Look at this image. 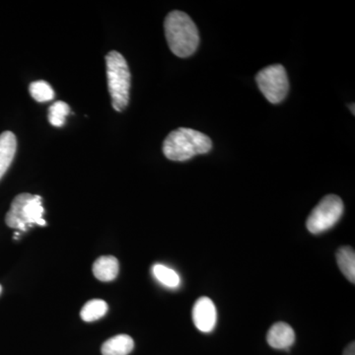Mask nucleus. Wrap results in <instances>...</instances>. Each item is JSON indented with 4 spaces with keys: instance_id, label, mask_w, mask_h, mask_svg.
<instances>
[{
    "instance_id": "1",
    "label": "nucleus",
    "mask_w": 355,
    "mask_h": 355,
    "mask_svg": "<svg viewBox=\"0 0 355 355\" xmlns=\"http://www.w3.org/2000/svg\"><path fill=\"white\" fill-rule=\"evenodd\" d=\"M164 29L168 46L177 57L189 58L197 51L200 34L197 25L188 14L172 11L166 17Z\"/></svg>"
},
{
    "instance_id": "2",
    "label": "nucleus",
    "mask_w": 355,
    "mask_h": 355,
    "mask_svg": "<svg viewBox=\"0 0 355 355\" xmlns=\"http://www.w3.org/2000/svg\"><path fill=\"white\" fill-rule=\"evenodd\" d=\"M212 141L205 133L191 128H180L173 130L163 142V153L172 161H187L209 153Z\"/></svg>"
},
{
    "instance_id": "3",
    "label": "nucleus",
    "mask_w": 355,
    "mask_h": 355,
    "mask_svg": "<svg viewBox=\"0 0 355 355\" xmlns=\"http://www.w3.org/2000/svg\"><path fill=\"white\" fill-rule=\"evenodd\" d=\"M107 78L112 98V106L116 112H123L130 102V71L127 60L116 51L106 55Z\"/></svg>"
},
{
    "instance_id": "4",
    "label": "nucleus",
    "mask_w": 355,
    "mask_h": 355,
    "mask_svg": "<svg viewBox=\"0 0 355 355\" xmlns=\"http://www.w3.org/2000/svg\"><path fill=\"white\" fill-rule=\"evenodd\" d=\"M44 212L43 198L41 196L20 193L11 203L10 209L6 216V222L8 227L25 232L35 224L46 225V222L43 218Z\"/></svg>"
},
{
    "instance_id": "5",
    "label": "nucleus",
    "mask_w": 355,
    "mask_h": 355,
    "mask_svg": "<svg viewBox=\"0 0 355 355\" xmlns=\"http://www.w3.org/2000/svg\"><path fill=\"white\" fill-rule=\"evenodd\" d=\"M342 198L336 195L326 196L308 217L306 226L312 234H321L333 228L343 214Z\"/></svg>"
},
{
    "instance_id": "6",
    "label": "nucleus",
    "mask_w": 355,
    "mask_h": 355,
    "mask_svg": "<svg viewBox=\"0 0 355 355\" xmlns=\"http://www.w3.org/2000/svg\"><path fill=\"white\" fill-rule=\"evenodd\" d=\"M257 84L272 104H279L286 99L289 90L288 76L282 64H272L261 69L256 76Z\"/></svg>"
},
{
    "instance_id": "7",
    "label": "nucleus",
    "mask_w": 355,
    "mask_h": 355,
    "mask_svg": "<svg viewBox=\"0 0 355 355\" xmlns=\"http://www.w3.org/2000/svg\"><path fill=\"white\" fill-rule=\"evenodd\" d=\"M193 321L198 331L210 333L217 322V311L211 299L202 296L198 298L193 308Z\"/></svg>"
},
{
    "instance_id": "8",
    "label": "nucleus",
    "mask_w": 355,
    "mask_h": 355,
    "mask_svg": "<svg viewBox=\"0 0 355 355\" xmlns=\"http://www.w3.org/2000/svg\"><path fill=\"white\" fill-rule=\"evenodd\" d=\"M266 340L272 349H288L295 343V333L288 324L279 322L270 329Z\"/></svg>"
},
{
    "instance_id": "9",
    "label": "nucleus",
    "mask_w": 355,
    "mask_h": 355,
    "mask_svg": "<svg viewBox=\"0 0 355 355\" xmlns=\"http://www.w3.org/2000/svg\"><path fill=\"white\" fill-rule=\"evenodd\" d=\"M17 149V140L11 132H4L0 135V180L4 176L12 163Z\"/></svg>"
},
{
    "instance_id": "10",
    "label": "nucleus",
    "mask_w": 355,
    "mask_h": 355,
    "mask_svg": "<svg viewBox=\"0 0 355 355\" xmlns=\"http://www.w3.org/2000/svg\"><path fill=\"white\" fill-rule=\"evenodd\" d=\"M120 265L113 256H103L95 261L93 273L101 282H112L118 277Z\"/></svg>"
},
{
    "instance_id": "11",
    "label": "nucleus",
    "mask_w": 355,
    "mask_h": 355,
    "mask_svg": "<svg viewBox=\"0 0 355 355\" xmlns=\"http://www.w3.org/2000/svg\"><path fill=\"white\" fill-rule=\"evenodd\" d=\"M135 347V342L130 336L119 335L113 336L103 343V355H128Z\"/></svg>"
},
{
    "instance_id": "12",
    "label": "nucleus",
    "mask_w": 355,
    "mask_h": 355,
    "mask_svg": "<svg viewBox=\"0 0 355 355\" xmlns=\"http://www.w3.org/2000/svg\"><path fill=\"white\" fill-rule=\"evenodd\" d=\"M336 261L343 275L352 284L355 282V253L350 247H342L336 253Z\"/></svg>"
},
{
    "instance_id": "13",
    "label": "nucleus",
    "mask_w": 355,
    "mask_h": 355,
    "mask_svg": "<svg viewBox=\"0 0 355 355\" xmlns=\"http://www.w3.org/2000/svg\"><path fill=\"white\" fill-rule=\"evenodd\" d=\"M108 311V304L104 300L93 299L83 306L80 317L84 322H94L101 319Z\"/></svg>"
},
{
    "instance_id": "14",
    "label": "nucleus",
    "mask_w": 355,
    "mask_h": 355,
    "mask_svg": "<svg viewBox=\"0 0 355 355\" xmlns=\"http://www.w3.org/2000/svg\"><path fill=\"white\" fill-rule=\"evenodd\" d=\"M153 273L161 284L169 288H177L181 284L179 275L172 268L161 263H156L153 266Z\"/></svg>"
},
{
    "instance_id": "15",
    "label": "nucleus",
    "mask_w": 355,
    "mask_h": 355,
    "mask_svg": "<svg viewBox=\"0 0 355 355\" xmlns=\"http://www.w3.org/2000/svg\"><path fill=\"white\" fill-rule=\"evenodd\" d=\"M29 92L33 99L37 102L44 103L51 101L55 98V91L46 81H35L30 84Z\"/></svg>"
},
{
    "instance_id": "16",
    "label": "nucleus",
    "mask_w": 355,
    "mask_h": 355,
    "mask_svg": "<svg viewBox=\"0 0 355 355\" xmlns=\"http://www.w3.org/2000/svg\"><path fill=\"white\" fill-rule=\"evenodd\" d=\"M69 112L70 108L67 103L62 101L53 103L49 109V121L53 127H64L65 118H67Z\"/></svg>"
},
{
    "instance_id": "17",
    "label": "nucleus",
    "mask_w": 355,
    "mask_h": 355,
    "mask_svg": "<svg viewBox=\"0 0 355 355\" xmlns=\"http://www.w3.org/2000/svg\"><path fill=\"white\" fill-rule=\"evenodd\" d=\"M343 355H355V343H352L347 345V349H345Z\"/></svg>"
},
{
    "instance_id": "18",
    "label": "nucleus",
    "mask_w": 355,
    "mask_h": 355,
    "mask_svg": "<svg viewBox=\"0 0 355 355\" xmlns=\"http://www.w3.org/2000/svg\"><path fill=\"white\" fill-rule=\"evenodd\" d=\"M349 108H350V111H352V114H355V112H354V104L350 105Z\"/></svg>"
},
{
    "instance_id": "19",
    "label": "nucleus",
    "mask_w": 355,
    "mask_h": 355,
    "mask_svg": "<svg viewBox=\"0 0 355 355\" xmlns=\"http://www.w3.org/2000/svg\"><path fill=\"white\" fill-rule=\"evenodd\" d=\"M1 291H2V287H1V286H0V293H1Z\"/></svg>"
}]
</instances>
